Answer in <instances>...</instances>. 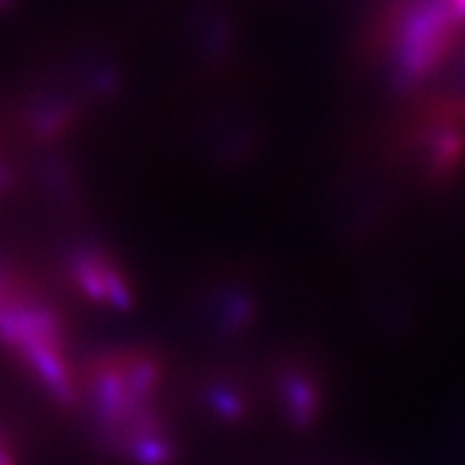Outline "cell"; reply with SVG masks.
<instances>
[{
    "instance_id": "3957f363",
    "label": "cell",
    "mask_w": 465,
    "mask_h": 465,
    "mask_svg": "<svg viewBox=\"0 0 465 465\" xmlns=\"http://www.w3.org/2000/svg\"><path fill=\"white\" fill-rule=\"evenodd\" d=\"M448 5L452 8L456 20L465 18V0H448Z\"/></svg>"
},
{
    "instance_id": "277c9868",
    "label": "cell",
    "mask_w": 465,
    "mask_h": 465,
    "mask_svg": "<svg viewBox=\"0 0 465 465\" xmlns=\"http://www.w3.org/2000/svg\"><path fill=\"white\" fill-rule=\"evenodd\" d=\"M0 465H14L12 456L6 452L3 446H0Z\"/></svg>"
},
{
    "instance_id": "6da1fadb",
    "label": "cell",
    "mask_w": 465,
    "mask_h": 465,
    "mask_svg": "<svg viewBox=\"0 0 465 465\" xmlns=\"http://www.w3.org/2000/svg\"><path fill=\"white\" fill-rule=\"evenodd\" d=\"M456 16L448 0H425L405 16L396 45L398 78L407 84L427 76L450 47Z\"/></svg>"
},
{
    "instance_id": "7a4b0ae2",
    "label": "cell",
    "mask_w": 465,
    "mask_h": 465,
    "mask_svg": "<svg viewBox=\"0 0 465 465\" xmlns=\"http://www.w3.org/2000/svg\"><path fill=\"white\" fill-rule=\"evenodd\" d=\"M128 454L138 465H169L171 463V446L159 439V436H148L128 446Z\"/></svg>"
}]
</instances>
